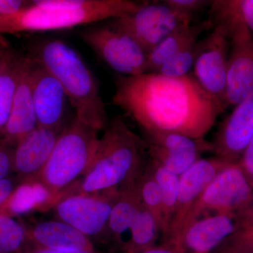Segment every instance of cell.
<instances>
[{
	"label": "cell",
	"instance_id": "4dcf8cb0",
	"mask_svg": "<svg viewBox=\"0 0 253 253\" xmlns=\"http://www.w3.org/2000/svg\"><path fill=\"white\" fill-rule=\"evenodd\" d=\"M163 1L172 9L191 18H194L195 14L211 3V1L207 0H164Z\"/></svg>",
	"mask_w": 253,
	"mask_h": 253
},
{
	"label": "cell",
	"instance_id": "ac0fdd59",
	"mask_svg": "<svg viewBox=\"0 0 253 253\" xmlns=\"http://www.w3.org/2000/svg\"><path fill=\"white\" fill-rule=\"evenodd\" d=\"M37 126L38 121L32 91L29 58L27 56L15 92L2 140L14 147L18 141L34 130Z\"/></svg>",
	"mask_w": 253,
	"mask_h": 253
},
{
	"label": "cell",
	"instance_id": "8992f818",
	"mask_svg": "<svg viewBox=\"0 0 253 253\" xmlns=\"http://www.w3.org/2000/svg\"><path fill=\"white\" fill-rule=\"evenodd\" d=\"M253 202V188L239 163H229L213 178L190 213L186 229L208 213L228 214L241 217Z\"/></svg>",
	"mask_w": 253,
	"mask_h": 253
},
{
	"label": "cell",
	"instance_id": "7c38bea8",
	"mask_svg": "<svg viewBox=\"0 0 253 253\" xmlns=\"http://www.w3.org/2000/svg\"><path fill=\"white\" fill-rule=\"evenodd\" d=\"M213 25L223 26L229 37L226 102L237 106L253 97V33L241 23Z\"/></svg>",
	"mask_w": 253,
	"mask_h": 253
},
{
	"label": "cell",
	"instance_id": "30bf717a",
	"mask_svg": "<svg viewBox=\"0 0 253 253\" xmlns=\"http://www.w3.org/2000/svg\"><path fill=\"white\" fill-rule=\"evenodd\" d=\"M192 20L162 1H145L139 9L113 21L135 40L148 54L178 28L191 24Z\"/></svg>",
	"mask_w": 253,
	"mask_h": 253
},
{
	"label": "cell",
	"instance_id": "8d00e7d4",
	"mask_svg": "<svg viewBox=\"0 0 253 253\" xmlns=\"http://www.w3.org/2000/svg\"><path fill=\"white\" fill-rule=\"evenodd\" d=\"M12 51L13 49L4 41L0 40V74L2 73Z\"/></svg>",
	"mask_w": 253,
	"mask_h": 253
},
{
	"label": "cell",
	"instance_id": "f35d334b",
	"mask_svg": "<svg viewBox=\"0 0 253 253\" xmlns=\"http://www.w3.org/2000/svg\"><path fill=\"white\" fill-rule=\"evenodd\" d=\"M136 253H177L173 250L169 249V248L166 247L165 246H153V247L149 248L144 251H141L140 252Z\"/></svg>",
	"mask_w": 253,
	"mask_h": 253
},
{
	"label": "cell",
	"instance_id": "e575fe53",
	"mask_svg": "<svg viewBox=\"0 0 253 253\" xmlns=\"http://www.w3.org/2000/svg\"><path fill=\"white\" fill-rule=\"evenodd\" d=\"M30 1L0 0V18L18 12L27 6Z\"/></svg>",
	"mask_w": 253,
	"mask_h": 253
},
{
	"label": "cell",
	"instance_id": "44dd1931",
	"mask_svg": "<svg viewBox=\"0 0 253 253\" xmlns=\"http://www.w3.org/2000/svg\"><path fill=\"white\" fill-rule=\"evenodd\" d=\"M58 198L37 179L23 181L0 208V212L14 217L34 210L54 207Z\"/></svg>",
	"mask_w": 253,
	"mask_h": 253
},
{
	"label": "cell",
	"instance_id": "ffe728a7",
	"mask_svg": "<svg viewBox=\"0 0 253 253\" xmlns=\"http://www.w3.org/2000/svg\"><path fill=\"white\" fill-rule=\"evenodd\" d=\"M212 28L211 21L181 26L163 39L147 54L146 73H157L163 65L190 43L199 41L201 33Z\"/></svg>",
	"mask_w": 253,
	"mask_h": 253
},
{
	"label": "cell",
	"instance_id": "e0dca14e",
	"mask_svg": "<svg viewBox=\"0 0 253 253\" xmlns=\"http://www.w3.org/2000/svg\"><path fill=\"white\" fill-rule=\"evenodd\" d=\"M239 217L214 214L201 217L186 229L183 239L184 253H211L239 229Z\"/></svg>",
	"mask_w": 253,
	"mask_h": 253
},
{
	"label": "cell",
	"instance_id": "ba28073f",
	"mask_svg": "<svg viewBox=\"0 0 253 253\" xmlns=\"http://www.w3.org/2000/svg\"><path fill=\"white\" fill-rule=\"evenodd\" d=\"M119 189L93 194L61 196L54 205L56 219L92 239L109 236V220Z\"/></svg>",
	"mask_w": 253,
	"mask_h": 253
},
{
	"label": "cell",
	"instance_id": "4fadbf2b",
	"mask_svg": "<svg viewBox=\"0 0 253 253\" xmlns=\"http://www.w3.org/2000/svg\"><path fill=\"white\" fill-rule=\"evenodd\" d=\"M28 58L38 126L63 131L76 116H69L72 106L59 82L41 63Z\"/></svg>",
	"mask_w": 253,
	"mask_h": 253
},
{
	"label": "cell",
	"instance_id": "9c48e42d",
	"mask_svg": "<svg viewBox=\"0 0 253 253\" xmlns=\"http://www.w3.org/2000/svg\"><path fill=\"white\" fill-rule=\"evenodd\" d=\"M229 163L231 162L217 157L201 158L179 176V194L175 212L169 230L164 236L163 246L176 253H184L183 239L190 213L206 186Z\"/></svg>",
	"mask_w": 253,
	"mask_h": 253
},
{
	"label": "cell",
	"instance_id": "603a6c76",
	"mask_svg": "<svg viewBox=\"0 0 253 253\" xmlns=\"http://www.w3.org/2000/svg\"><path fill=\"white\" fill-rule=\"evenodd\" d=\"M27 56L13 50L6 66L0 74V140L3 139L9 120L15 92Z\"/></svg>",
	"mask_w": 253,
	"mask_h": 253
},
{
	"label": "cell",
	"instance_id": "8fae6325",
	"mask_svg": "<svg viewBox=\"0 0 253 253\" xmlns=\"http://www.w3.org/2000/svg\"><path fill=\"white\" fill-rule=\"evenodd\" d=\"M230 42L225 28L213 25L212 31L200 41L193 76L205 91L226 106L228 58Z\"/></svg>",
	"mask_w": 253,
	"mask_h": 253
},
{
	"label": "cell",
	"instance_id": "d4e9b609",
	"mask_svg": "<svg viewBox=\"0 0 253 253\" xmlns=\"http://www.w3.org/2000/svg\"><path fill=\"white\" fill-rule=\"evenodd\" d=\"M130 238L124 249L126 252L136 253L155 246L161 228L156 218L141 204L131 224Z\"/></svg>",
	"mask_w": 253,
	"mask_h": 253
},
{
	"label": "cell",
	"instance_id": "ab89813d",
	"mask_svg": "<svg viewBox=\"0 0 253 253\" xmlns=\"http://www.w3.org/2000/svg\"><path fill=\"white\" fill-rule=\"evenodd\" d=\"M126 253H131V252H126Z\"/></svg>",
	"mask_w": 253,
	"mask_h": 253
},
{
	"label": "cell",
	"instance_id": "f1b7e54d",
	"mask_svg": "<svg viewBox=\"0 0 253 253\" xmlns=\"http://www.w3.org/2000/svg\"><path fill=\"white\" fill-rule=\"evenodd\" d=\"M200 41L190 43L158 70V74L169 78H181L190 74L199 53Z\"/></svg>",
	"mask_w": 253,
	"mask_h": 253
},
{
	"label": "cell",
	"instance_id": "484cf974",
	"mask_svg": "<svg viewBox=\"0 0 253 253\" xmlns=\"http://www.w3.org/2000/svg\"><path fill=\"white\" fill-rule=\"evenodd\" d=\"M211 24L241 23L253 33V0H214L211 3Z\"/></svg>",
	"mask_w": 253,
	"mask_h": 253
},
{
	"label": "cell",
	"instance_id": "5bb4252c",
	"mask_svg": "<svg viewBox=\"0 0 253 253\" xmlns=\"http://www.w3.org/2000/svg\"><path fill=\"white\" fill-rule=\"evenodd\" d=\"M144 140L149 159L169 172L181 176L204 151H211V145L205 139H194L175 133L144 131Z\"/></svg>",
	"mask_w": 253,
	"mask_h": 253
},
{
	"label": "cell",
	"instance_id": "4316f807",
	"mask_svg": "<svg viewBox=\"0 0 253 253\" xmlns=\"http://www.w3.org/2000/svg\"><path fill=\"white\" fill-rule=\"evenodd\" d=\"M135 186L141 204L154 216L162 231V194L157 181L147 166H145L136 177Z\"/></svg>",
	"mask_w": 253,
	"mask_h": 253
},
{
	"label": "cell",
	"instance_id": "3957f363",
	"mask_svg": "<svg viewBox=\"0 0 253 253\" xmlns=\"http://www.w3.org/2000/svg\"><path fill=\"white\" fill-rule=\"evenodd\" d=\"M59 82L76 117L97 130L107 126V111L99 82L77 51L61 40H44L28 54Z\"/></svg>",
	"mask_w": 253,
	"mask_h": 253
},
{
	"label": "cell",
	"instance_id": "d590c367",
	"mask_svg": "<svg viewBox=\"0 0 253 253\" xmlns=\"http://www.w3.org/2000/svg\"><path fill=\"white\" fill-rule=\"evenodd\" d=\"M14 184L9 179L0 180V208L7 201L14 190Z\"/></svg>",
	"mask_w": 253,
	"mask_h": 253
},
{
	"label": "cell",
	"instance_id": "d6a6232c",
	"mask_svg": "<svg viewBox=\"0 0 253 253\" xmlns=\"http://www.w3.org/2000/svg\"><path fill=\"white\" fill-rule=\"evenodd\" d=\"M250 185L253 188V136L238 161Z\"/></svg>",
	"mask_w": 253,
	"mask_h": 253
},
{
	"label": "cell",
	"instance_id": "2e32d148",
	"mask_svg": "<svg viewBox=\"0 0 253 253\" xmlns=\"http://www.w3.org/2000/svg\"><path fill=\"white\" fill-rule=\"evenodd\" d=\"M62 132L38 126L16 144L13 170L23 181L36 179L41 174Z\"/></svg>",
	"mask_w": 253,
	"mask_h": 253
},
{
	"label": "cell",
	"instance_id": "5b68a950",
	"mask_svg": "<svg viewBox=\"0 0 253 253\" xmlns=\"http://www.w3.org/2000/svg\"><path fill=\"white\" fill-rule=\"evenodd\" d=\"M99 132L75 116L61 133L45 167L36 178L58 200L87 170L99 143Z\"/></svg>",
	"mask_w": 253,
	"mask_h": 253
},
{
	"label": "cell",
	"instance_id": "277c9868",
	"mask_svg": "<svg viewBox=\"0 0 253 253\" xmlns=\"http://www.w3.org/2000/svg\"><path fill=\"white\" fill-rule=\"evenodd\" d=\"M145 3L131 0H37L18 12L0 18V35L69 29L115 19Z\"/></svg>",
	"mask_w": 253,
	"mask_h": 253
},
{
	"label": "cell",
	"instance_id": "7402d4cb",
	"mask_svg": "<svg viewBox=\"0 0 253 253\" xmlns=\"http://www.w3.org/2000/svg\"><path fill=\"white\" fill-rule=\"evenodd\" d=\"M135 179L119 188L117 199L111 211L109 236L117 242L121 241L123 234L129 231L141 206L136 189Z\"/></svg>",
	"mask_w": 253,
	"mask_h": 253
},
{
	"label": "cell",
	"instance_id": "6da1fadb",
	"mask_svg": "<svg viewBox=\"0 0 253 253\" xmlns=\"http://www.w3.org/2000/svg\"><path fill=\"white\" fill-rule=\"evenodd\" d=\"M112 102L144 131L204 139L226 108L204 90L192 73L169 78L155 73L118 76Z\"/></svg>",
	"mask_w": 253,
	"mask_h": 253
},
{
	"label": "cell",
	"instance_id": "1f68e13d",
	"mask_svg": "<svg viewBox=\"0 0 253 253\" xmlns=\"http://www.w3.org/2000/svg\"><path fill=\"white\" fill-rule=\"evenodd\" d=\"M14 147L4 140H0V180L6 179L13 170Z\"/></svg>",
	"mask_w": 253,
	"mask_h": 253
},
{
	"label": "cell",
	"instance_id": "74e56055",
	"mask_svg": "<svg viewBox=\"0 0 253 253\" xmlns=\"http://www.w3.org/2000/svg\"><path fill=\"white\" fill-rule=\"evenodd\" d=\"M21 253H96L95 251H61L53 250L28 249Z\"/></svg>",
	"mask_w": 253,
	"mask_h": 253
},
{
	"label": "cell",
	"instance_id": "83f0119b",
	"mask_svg": "<svg viewBox=\"0 0 253 253\" xmlns=\"http://www.w3.org/2000/svg\"><path fill=\"white\" fill-rule=\"evenodd\" d=\"M29 249L28 229L0 212V253H21Z\"/></svg>",
	"mask_w": 253,
	"mask_h": 253
},
{
	"label": "cell",
	"instance_id": "cb8c5ba5",
	"mask_svg": "<svg viewBox=\"0 0 253 253\" xmlns=\"http://www.w3.org/2000/svg\"><path fill=\"white\" fill-rule=\"evenodd\" d=\"M161 189L163 199V236L167 234L175 212L179 189V176L169 172L157 163L149 159L146 165Z\"/></svg>",
	"mask_w": 253,
	"mask_h": 253
},
{
	"label": "cell",
	"instance_id": "7a4b0ae2",
	"mask_svg": "<svg viewBox=\"0 0 253 253\" xmlns=\"http://www.w3.org/2000/svg\"><path fill=\"white\" fill-rule=\"evenodd\" d=\"M104 130L87 170L61 196L118 189L144 169L148 151L144 139L119 117L109 121Z\"/></svg>",
	"mask_w": 253,
	"mask_h": 253
},
{
	"label": "cell",
	"instance_id": "9a60e30c",
	"mask_svg": "<svg viewBox=\"0 0 253 253\" xmlns=\"http://www.w3.org/2000/svg\"><path fill=\"white\" fill-rule=\"evenodd\" d=\"M253 136V97L236 106L211 145L216 157L238 162Z\"/></svg>",
	"mask_w": 253,
	"mask_h": 253
},
{
	"label": "cell",
	"instance_id": "d6986e66",
	"mask_svg": "<svg viewBox=\"0 0 253 253\" xmlns=\"http://www.w3.org/2000/svg\"><path fill=\"white\" fill-rule=\"evenodd\" d=\"M29 249L61 251H95L90 240L59 219L38 223L28 229Z\"/></svg>",
	"mask_w": 253,
	"mask_h": 253
},
{
	"label": "cell",
	"instance_id": "52a82bcc",
	"mask_svg": "<svg viewBox=\"0 0 253 253\" xmlns=\"http://www.w3.org/2000/svg\"><path fill=\"white\" fill-rule=\"evenodd\" d=\"M81 37L119 76H136L146 73L147 53L114 21L106 26L87 28L82 32Z\"/></svg>",
	"mask_w": 253,
	"mask_h": 253
},
{
	"label": "cell",
	"instance_id": "f546056e",
	"mask_svg": "<svg viewBox=\"0 0 253 253\" xmlns=\"http://www.w3.org/2000/svg\"><path fill=\"white\" fill-rule=\"evenodd\" d=\"M211 253H253V243L236 231Z\"/></svg>",
	"mask_w": 253,
	"mask_h": 253
},
{
	"label": "cell",
	"instance_id": "836d02e7",
	"mask_svg": "<svg viewBox=\"0 0 253 253\" xmlns=\"http://www.w3.org/2000/svg\"><path fill=\"white\" fill-rule=\"evenodd\" d=\"M237 231L253 243V202L249 209L239 217Z\"/></svg>",
	"mask_w": 253,
	"mask_h": 253
}]
</instances>
